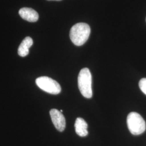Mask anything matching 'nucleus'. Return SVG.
<instances>
[{"label":"nucleus","instance_id":"1","mask_svg":"<svg viewBox=\"0 0 146 146\" xmlns=\"http://www.w3.org/2000/svg\"><path fill=\"white\" fill-rule=\"evenodd\" d=\"M90 34V28L85 23H78L74 25L70 31V38L75 46H81L88 39Z\"/></svg>","mask_w":146,"mask_h":146},{"label":"nucleus","instance_id":"2","mask_svg":"<svg viewBox=\"0 0 146 146\" xmlns=\"http://www.w3.org/2000/svg\"><path fill=\"white\" fill-rule=\"evenodd\" d=\"M78 89L84 98L90 99L93 96L92 77L88 68L82 69L78 74Z\"/></svg>","mask_w":146,"mask_h":146},{"label":"nucleus","instance_id":"3","mask_svg":"<svg viewBox=\"0 0 146 146\" xmlns=\"http://www.w3.org/2000/svg\"><path fill=\"white\" fill-rule=\"evenodd\" d=\"M127 123L129 131L133 135H140L146 130L145 121L137 113H130L127 116Z\"/></svg>","mask_w":146,"mask_h":146},{"label":"nucleus","instance_id":"4","mask_svg":"<svg viewBox=\"0 0 146 146\" xmlns=\"http://www.w3.org/2000/svg\"><path fill=\"white\" fill-rule=\"evenodd\" d=\"M36 84L42 90L49 94L57 95L61 91V87L58 82L47 76L36 78Z\"/></svg>","mask_w":146,"mask_h":146},{"label":"nucleus","instance_id":"5","mask_svg":"<svg viewBox=\"0 0 146 146\" xmlns=\"http://www.w3.org/2000/svg\"><path fill=\"white\" fill-rule=\"evenodd\" d=\"M50 115L52 123L59 131H63L66 128V120L62 113L56 109L50 110Z\"/></svg>","mask_w":146,"mask_h":146},{"label":"nucleus","instance_id":"6","mask_svg":"<svg viewBox=\"0 0 146 146\" xmlns=\"http://www.w3.org/2000/svg\"><path fill=\"white\" fill-rule=\"evenodd\" d=\"M19 13L23 19L30 22H35L39 18L38 13L31 8H22L19 11Z\"/></svg>","mask_w":146,"mask_h":146},{"label":"nucleus","instance_id":"7","mask_svg":"<svg viewBox=\"0 0 146 146\" xmlns=\"http://www.w3.org/2000/svg\"><path fill=\"white\" fill-rule=\"evenodd\" d=\"M75 129L76 134L81 137L86 136L88 134V124L81 117H78L75 123Z\"/></svg>","mask_w":146,"mask_h":146},{"label":"nucleus","instance_id":"8","mask_svg":"<svg viewBox=\"0 0 146 146\" xmlns=\"http://www.w3.org/2000/svg\"><path fill=\"white\" fill-rule=\"evenodd\" d=\"M33 44L31 37H26L21 42L18 48V54L21 57H25L29 52V48Z\"/></svg>","mask_w":146,"mask_h":146},{"label":"nucleus","instance_id":"9","mask_svg":"<svg viewBox=\"0 0 146 146\" xmlns=\"http://www.w3.org/2000/svg\"><path fill=\"white\" fill-rule=\"evenodd\" d=\"M139 85L141 91L146 95V78H141Z\"/></svg>","mask_w":146,"mask_h":146},{"label":"nucleus","instance_id":"10","mask_svg":"<svg viewBox=\"0 0 146 146\" xmlns=\"http://www.w3.org/2000/svg\"><path fill=\"white\" fill-rule=\"evenodd\" d=\"M48 1H61V0H48Z\"/></svg>","mask_w":146,"mask_h":146},{"label":"nucleus","instance_id":"11","mask_svg":"<svg viewBox=\"0 0 146 146\" xmlns=\"http://www.w3.org/2000/svg\"><path fill=\"white\" fill-rule=\"evenodd\" d=\"M60 111H61V113H62V111H63L62 110H60Z\"/></svg>","mask_w":146,"mask_h":146}]
</instances>
